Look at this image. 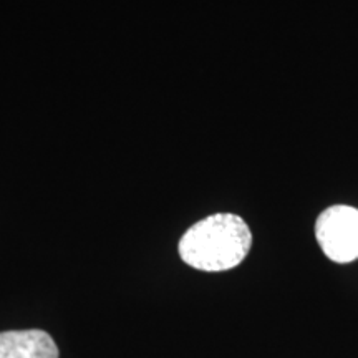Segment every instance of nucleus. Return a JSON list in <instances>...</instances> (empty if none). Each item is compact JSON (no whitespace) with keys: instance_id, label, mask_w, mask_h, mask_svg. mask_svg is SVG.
I'll return each mask as SVG.
<instances>
[{"instance_id":"3","label":"nucleus","mask_w":358,"mask_h":358,"mask_svg":"<svg viewBox=\"0 0 358 358\" xmlns=\"http://www.w3.org/2000/svg\"><path fill=\"white\" fill-rule=\"evenodd\" d=\"M58 347L45 330L0 332V358H58Z\"/></svg>"},{"instance_id":"1","label":"nucleus","mask_w":358,"mask_h":358,"mask_svg":"<svg viewBox=\"0 0 358 358\" xmlns=\"http://www.w3.org/2000/svg\"><path fill=\"white\" fill-rule=\"evenodd\" d=\"M252 248V232L237 214L219 213L201 219L179 239V257L203 272H224L239 266Z\"/></svg>"},{"instance_id":"2","label":"nucleus","mask_w":358,"mask_h":358,"mask_svg":"<svg viewBox=\"0 0 358 358\" xmlns=\"http://www.w3.org/2000/svg\"><path fill=\"white\" fill-rule=\"evenodd\" d=\"M315 237L330 261L348 264L358 259V209L332 206L317 217Z\"/></svg>"}]
</instances>
